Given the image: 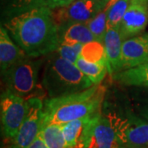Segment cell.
Segmentation results:
<instances>
[{
    "mask_svg": "<svg viewBox=\"0 0 148 148\" xmlns=\"http://www.w3.org/2000/svg\"><path fill=\"white\" fill-rule=\"evenodd\" d=\"M4 27L29 57L49 55L59 45V27L48 7L19 12L6 21Z\"/></svg>",
    "mask_w": 148,
    "mask_h": 148,
    "instance_id": "obj_1",
    "label": "cell"
},
{
    "mask_svg": "<svg viewBox=\"0 0 148 148\" xmlns=\"http://www.w3.org/2000/svg\"><path fill=\"white\" fill-rule=\"evenodd\" d=\"M106 87L94 85L70 95L44 100L42 127L49 123L64 124L101 112Z\"/></svg>",
    "mask_w": 148,
    "mask_h": 148,
    "instance_id": "obj_2",
    "label": "cell"
},
{
    "mask_svg": "<svg viewBox=\"0 0 148 148\" xmlns=\"http://www.w3.org/2000/svg\"><path fill=\"white\" fill-rule=\"evenodd\" d=\"M41 83L49 98L73 94L94 86L76 64L62 58L56 51L48 55Z\"/></svg>",
    "mask_w": 148,
    "mask_h": 148,
    "instance_id": "obj_3",
    "label": "cell"
},
{
    "mask_svg": "<svg viewBox=\"0 0 148 148\" xmlns=\"http://www.w3.org/2000/svg\"><path fill=\"white\" fill-rule=\"evenodd\" d=\"M42 64L41 57L32 58L27 55L11 66L2 73L5 90L21 96L26 101L34 97L44 100L47 93L41 80H40V71Z\"/></svg>",
    "mask_w": 148,
    "mask_h": 148,
    "instance_id": "obj_4",
    "label": "cell"
},
{
    "mask_svg": "<svg viewBox=\"0 0 148 148\" xmlns=\"http://www.w3.org/2000/svg\"><path fill=\"white\" fill-rule=\"evenodd\" d=\"M27 101L4 90L1 95L0 113L2 132L6 138L13 139L27 115Z\"/></svg>",
    "mask_w": 148,
    "mask_h": 148,
    "instance_id": "obj_5",
    "label": "cell"
},
{
    "mask_svg": "<svg viewBox=\"0 0 148 148\" xmlns=\"http://www.w3.org/2000/svg\"><path fill=\"white\" fill-rule=\"evenodd\" d=\"M44 100L34 97L27 100V115L13 138L12 148H29L42 127Z\"/></svg>",
    "mask_w": 148,
    "mask_h": 148,
    "instance_id": "obj_6",
    "label": "cell"
},
{
    "mask_svg": "<svg viewBox=\"0 0 148 148\" xmlns=\"http://www.w3.org/2000/svg\"><path fill=\"white\" fill-rule=\"evenodd\" d=\"M106 4L102 0H75L69 5L53 10L59 29L73 23H86Z\"/></svg>",
    "mask_w": 148,
    "mask_h": 148,
    "instance_id": "obj_7",
    "label": "cell"
},
{
    "mask_svg": "<svg viewBox=\"0 0 148 148\" xmlns=\"http://www.w3.org/2000/svg\"><path fill=\"white\" fill-rule=\"evenodd\" d=\"M117 135L120 147L148 148V123L138 117L119 118Z\"/></svg>",
    "mask_w": 148,
    "mask_h": 148,
    "instance_id": "obj_8",
    "label": "cell"
},
{
    "mask_svg": "<svg viewBox=\"0 0 148 148\" xmlns=\"http://www.w3.org/2000/svg\"><path fill=\"white\" fill-rule=\"evenodd\" d=\"M148 24V0H130L120 26L123 41L140 35Z\"/></svg>",
    "mask_w": 148,
    "mask_h": 148,
    "instance_id": "obj_9",
    "label": "cell"
},
{
    "mask_svg": "<svg viewBox=\"0 0 148 148\" xmlns=\"http://www.w3.org/2000/svg\"><path fill=\"white\" fill-rule=\"evenodd\" d=\"M148 63V34L138 35L123 41L121 71Z\"/></svg>",
    "mask_w": 148,
    "mask_h": 148,
    "instance_id": "obj_10",
    "label": "cell"
},
{
    "mask_svg": "<svg viewBox=\"0 0 148 148\" xmlns=\"http://www.w3.org/2000/svg\"><path fill=\"white\" fill-rule=\"evenodd\" d=\"M119 117L101 114L96 123L94 138L96 148H116L120 147L118 141L117 127Z\"/></svg>",
    "mask_w": 148,
    "mask_h": 148,
    "instance_id": "obj_11",
    "label": "cell"
},
{
    "mask_svg": "<svg viewBox=\"0 0 148 148\" xmlns=\"http://www.w3.org/2000/svg\"><path fill=\"white\" fill-rule=\"evenodd\" d=\"M27 54L10 36L5 27L0 29V67L1 73L17 63Z\"/></svg>",
    "mask_w": 148,
    "mask_h": 148,
    "instance_id": "obj_12",
    "label": "cell"
},
{
    "mask_svg": "<svg viewBox=\"0 0 148 148\" xmlns=\"http://www.w3.org/2000/svg\"><path fill=\"white\" fill-rule=\"evenodd\" d=\"M107 56L109 74L114 75L121 71V52L123 40L118 29L107 28L104 40Z\"/></svg>",
    "mask_w": 148,
    "mask_h": 148,
    "instance_id": "obj_13",
    "label": "cell"
},
{
    "mask_svg": "<svg viewBox=\"0 0 148 148\" xmlns=\"http://www.w3.org/2000/svg\"><path fill=\"white\" fill-rule=\"evenodd\" d=\"M95 40L86 23H73L59 29V44H86Z\"/></svg>",
    "mask_w": 148,
    "mask_h": 148,
    "instance_id": "obj_14",
    "label": "cell"
},
{
    "mask_svg": "<svg viewBox=\"0 0 148 148\" xmlns=\"http://www.w3.org/2000/svg\"><path fill=\"white\" fill-rule=\"evenodd\" d=\"M113 77L120 85L148 87V63L132 69L120 71L114 74Z\"/></svg>",
    "mask_w": 148,
    "mask_h": 148,
    "instance_id": "obj_15",
    "label": "cell"
},
{
    "mask_svg": "<svg viewBox=\"0 0 148 148\" xmlns=\"http://www.w3.org/2000/svg\"><path fill=\"white\" fill-rule=\"evenodd\" d=\"M39 135L48 148H66L62 124L49 123L41 127Z\"/></svg>",
    "mask_w": 148,
    "mask_h": 148,
    "instance_id": "obj_16",
    "label": "cell"
},
{
    "mask_svg": "<svg viewBox=\"0 0 148 148\" xmlns=\"http://www.w3.org/2000/svg\"><path fill=\"white\" fill-rule=\"evenodd\" d=\"M75 64L82 71V73L93 82L94 85L101 84V82L106 77L108 72V68L106 64L88 62L81 56L77 58Z\"/></svg>",
    "mask_w": 148,
    "mask_h": 148,
    "instance_id": "obj_17",
    "label": "cell"
},
{
    "mask_svg": "<svg viewBox=\"0 0 148 148\" xmlns=\"http://www.w3.org/2000/svg\"><path fill=\"white\" fill-rule=\"evenodd\" d=\"M130 0H110L107 13V28L120 29L122 21Z\"/></svg>",
    "mask_w": 148,
    "mask_h": 148,
    "instance_id": "obj_18",
    "label": "cell"
},
{
    "mask_svg": "<svg viewBox=\"0 0 148 148\" xmlns=\"http://www.w3.org/2000/svg\"><path fill=\"white\" fill-rule=\"evenodd\" d=\"M80 56L85 60L95 64L107 65L106 47L104 43L98 40H92L84 44Z\"/></svg>",
    "mask_w": 148,
    "mask_h": 148,
    "instance_id": "obj_19",
    "label": "cell"
},
{
    "mask_svg": "<svg viewBox=\"0 0 148 148\" xmlns=\"http://www.w3.org/2000/svg\"><path fill=\"white\" fill-rule=\"evenodd\" d=\"M107 13L108 6L106 4L102 10L100 11L88 22H86V25L93 34L95 40L102 43H104L107 31Z\"/></svg>",
    "mask_w": 148,
    "mask_h": 148,
    "instance_id": "obj_20",
    "label": "cell"
},
{
    "mask_svg": "<svg viewBox=\"0 0 148 148\" xmlns=\"http://www.w3.org/2000/svg\"><path fill=\"white\" fill-rule=\"evenodd\" d=\"M87 117L75 119L62 124V130L66 143V148H75L82 128Z\"/></svg>",
    "mask_w": 148,
    "mask_h": 148,
    "instance_id": "obj_21",
    "label": "cell"
},
{
    "mask_svg": "<svg viewBox=\"0 0 148 148\" xmlns=\"http://www.w3.org/2000/svg\"><path fill=\"white\" fill-rule=\"evenodd\" d=\"M82 44H59L56 49V52L62 57L73 64H76L77 58H79L82 49Z\"/></svg>",
    "mask_w": 148,
    "mask_h": 148,
    "instance_id": "obj_22",
    "label": "cell"
},
{
    "mask_svg": "<svg viewBox=\"0 0 148 148\" xmlns=\"http://www.w3.org/2000/svg\"><path fill=\"white\" fill-rule=\"evenodd\" d=\"M11 6L14 12L19 13L36 8L47 7V0H11Z\"/></svg>",
    "mask_w": 148,
    "mask_h": 148,
    "instance_id": "obj_23",
    "label": "cell"
},
{
    "mask_svg": "<svg viewBox=\"0 0 148 148\" xmlns=\"http://www.w3.org/2000/svg\"><path fill=\"white\" fill-rule=\"evenodd\" d=\"M75 0H47V7L51 9H56L69 5Z\"/></svg>",
    "mask_w": 148,
    "mask_h": 148,
    "instance_id": "obj_24",
    "label": "cell"
},
{
    "mask_svg": "<svg viewBox=\"0 0 148 148\" xmlns=\"http://www.w3.org/2000/svg\"><path fill=\"white\" fill-rule=\"evenodd\" d=\"M29 148H48L45 145V143H44L43 139L40 135L37 136L36 140L32 143V144L29 147Z\"/></svg>",
    "mask_w": 148,
    "mask_h": 148,
    "instance_id": "obj_25",
    "label": "cell"
},
{
    "mask_svg": "<svg viewBox=\"0 0 148 148\" xmlns=\"http://www.w3.org/2000/svg\"><path fill=\"white\" fill-rule=\"evenodd\" d=\"M142 115H143L147 120H148V108H146V109H144L142 110Z\"/></svg>",
    "mask_w": 148,
    "mask_h": 148,
    "instance_id": "obj_26",
    "label": "cell"
},
{
    "mask_svg": "<svg viewBox=\"0 0 148 148\" xmlns=\"http://www.w3.org/2000/svg\"><path fill=\"white\" fill-rule=\"evenodd\" d=\"M102 1H103V2H104V3H108V2H109V1H110V0H102Z\"/></svg>",
    "mask_w": 148,
    "mask_h": 148,
    "instance_id": "obj_27",
    "label": "cell"
},
{
    "mask_svg": "<svg viewBox=\"0 0 148 148\" xmlns=\"http://www.w3.org/2000/svg\"><path fill=\"white\" fill-rule=\"evenodd\" d=\"M116 148H128V147H118Z\"/></svg>",
    "mask_w": 148,
    "mask_h": 148,
    "instance_id": "obj_28",
    "label": "cell"
}]
</instances>
